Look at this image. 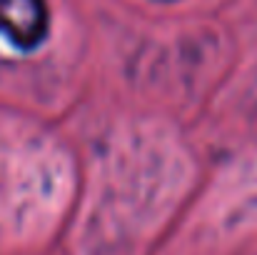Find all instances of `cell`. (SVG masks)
Here are the masks:
<instances>
[{
	"label": "cell",
	"instance_id": "6da1fadb",
	"mask_svg": "<svg viewBox=\"0 0 257 255\" xmlns=\"http://www.w3.org/2000/svg\"><path fill=\"white\" fill-rule=\"evenodd\" d=\"M0 33L23 50L38 48L48 35L45 0H0Z\"/></svg>",
	"mask_w": 257,
	"mask_h": 255
}]
</instances>
